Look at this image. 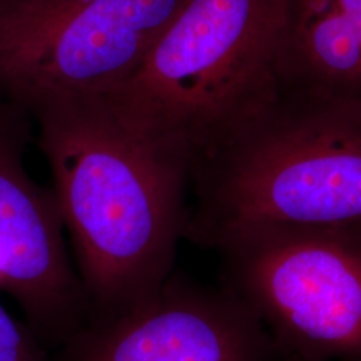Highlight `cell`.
Wrapping results in <instances>:
<instances>
[{"label":"cell","instance_id":"cell-1","mask_svg":"<svg viewBox=\"0 0 361 361\" xmlns=\"http://www.w3.org/2000/svg\"><path fill=\"white\" fill-rule=\"evenodd\" d=\"M28 114L51 170L89 323L142 310L176 271L190 176L133 134L98 94H55Z\"/></svg>","mask_w":361,"mask_h":361},{"label":"cell","instance_id":"cell-2","mask_svg":"<svg viewBox=\"0 0 361 361\" xmlns=\"http://www.w3.org/2000/svg\"><path fill=\"white\" fill-rule=\"evenodd\" d=\"M284 0H186L138 68L101 95L190 177L280 94Z\"/></svg>","mask_w":361,"mask_h":361},{"label":"cell","instance_id":"cell-3","mask_svg":"<svg viewBox=\"0 0 361 361\" xmlns=\"http://www.w3.org/2000/svg\"><path fill=\"white\" fill-rule=\"evenodd\" d=\"M185 240L255 226L361 225V106L280 91L194 169Z\"/></svg>","mask_w":361,"mask_h":361},{"label":"cell","instance_id":"cell-4","mask_svg":"<svg viewBox=\"0 0 361 361\" xmlns=\"http://www.w3.org/2000/svg\"><path fill=\"white\" fill-rule=\"evenodd\" d=\"M283 356L361 361V225L255 226L210 246Z\"/></svg>","mask_w":361,"mask_h":361},{"label":"cell","instance_id":"cell-5","mask_svg":"<svg viewBox=\"0 0 361 361\" xmlns=\"http://www.w3.org/2000/svg\"><path fill=\"white\" fill-rule=\"evenodd\" d=\"M186 0H0V97L28 110L131 75Z\"/></svg>","mask_w":361,"mask_h":361},{"label":"cell","instance_id":"cell-6","mask_svg":"<svg viewBox=\"0 0 361 361\" xmlns=\"http://www.w3.org/2000/svg\"><path fill=\"white\" fill-rule=\"evenodd\" d=\"M34 119L0 97V292L50 353L89 323V304L65 244L54 190L27 171Z\"/></svg>","mask_w":361,"mask_h":361},{"label":"cell","instance_id":"cell-7","mask_svg":"<svg viewBox=\"0 0 361 361\" xmlns=\"http://www.w3.org/2000/svg\"><path fill=\"white\" fill-rule=\"evenodd\" d=\"M281 353L257 317L219 286L177 269L149 305L80 328L50 361H277Z\"/></svg>","mask_w":361,"mask_h":361},{"label":"cell","instance_id":"cell-8","mask_svg":"<svg viewBox=\"0 0 361 361\" xmlns=\"http://www.w3.org/2000/svg\"><path fill=\"white\" fill-rule=\"evenodd\" d=\"M280 91L361 106V0H284Z\"/></svg>","mask_w":361,"mask_h":361},{"label":"cell","instance_id":"cell-9","mask_svg":"<svg viewBox=\"0 0 361 361\" xmlns=\"http://www.w3.org/2000/svg\"><path fill=\"white\" fill-rule=\"evenodd\" d=\"M0 361H50V352L26 323L0 302Z\"/></svg>","mask_w":361,"mask_h":361},{"label":"cell","instance_id":"cell-10","mask_svg":"<svg viewBox=\"0 0 361 361\" xmlns=\"http://www.w3.org/2000/svg\"><path fill=\"white\" fill-rule=\"evenodd\" d=\"M277 361H308L302 360V359H298V357H292V356H280V359Z\"/></svg>","mask_w":361,"mask_h":361}]
</instances>
